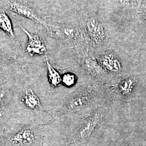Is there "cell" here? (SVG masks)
Listing matches in <instances>:
<instances>
[{
    "instance_id": "cell-1",
    "label": "cell",
    "mask_w": 146,
    "mask_h": 146,
    "mask_svg": "<svg viewBox=\"0 0 146 146\" xmlns=\"http://www.w3.org/2000/svg\"><path fill=\"white\" fill-rule=\"evenodd\" d=\"M99 95L95 86L84 85L75 91L69 98L65 107L69 112L82 113L98 108Z\"/></svg>"
},
{
    "instance_id": "cell-2",
    "label": "cell",
    "mask_w": 146,
    "mask_h": 146,
    "mask_svg": "<svg viewBox=\"0 0 146 146\" xmlns=\"http://www.w3.org/2000/svg\"><path fill=\"white\" fill-rule=\"evenodd\" d=\"M104 115V111L100 107L93 111L78 129L76 134L78 140L84 143L87 142L95 128L102 121Z\"/></svg>"
},
{
    "instance_id": "cell-3",
    "label": "cell",
    "mask_w": 146,
    "mask_h": 146,
    "mask_svg": "<svg viewBox=\"0 0 146 146\" xmlns=\"http://www.w3.org/2000/svg\"><path fill=\"white\" fill-rule=\"evenodd\" d=\"M100 63L106 71L117 74L121 72L122 67L119 59L112 54H105L100 59Z\"/></svg>"
},
{
    "instance_id": "cell-4",
    "label": "cell",
    "mask_w": 146,
    "mask_h": 146,
    "mask_svg": "<svg viewBox=\"0 0 146 146\" xmlns=\"http://www.w3.org/2000/svg\"><path fill=\"white\" fill-rule=\"evenodd\" d=\"M28 37L29 41L27 47V51L31 55L38 54L42 55L46 51V48L42 40L36 35H33L25 29L22 28Z\"/></svg>"
},
{
    "instance_id": "cell-5",
    "label": "cell",
    "mask_w": 146,
    "mask_h": 146,
    "mask_svg": "<svg viewBox=\"0 0 146 146\" xmlns=\"http://www.w3.org/2000/svg\"><path fill=\"white\" fill-rule=\"evenodd\" d=\"M135 83L134 79L133 78H121L115 86L116 94L122 98H127L132 94L134 88Z\"/></svg>"
},
{
    "instance_id": "cell-6",
    "label": "cell",
    "mask_w": 146,
    "mask_h": 146,
    "mask_svg": "<svg viewBox=\"0 0 146 146\" xmlns=\"http://www.w3.org/2000/svg\"><path fill=\"white\" fill-rule=\"evenodd\" d=\"M85 64L88 73L97 81H106L107 80V72L96 61L88 58L86 60Z\"/></svg>"
},
{
    "instance_id": "cell-7",
    "label": "cell",
    "mask_w": 146,
    "mask_h": 146,
    "mask_svg": "<svg viewBox=\"0 0 146 146\" xmlns=\"http://www.w3.org/2000/svg\"><path fill=\"white\" fill-rule=\"evenodd\" d=\"M9 9L22 16L30 18L32 20L40 22L36 16L31 11L30 8L26 5L20 4L16 2H12L9 4Z\"/></svg>"
},
{
    "instance_id": "cell-8",
    "label": "cell",
    "mask_w": 146,
    "mask_h": 146,
    "mask_svg": "<svg viewBox=\"0 0 146 146\" xmlns=\"http://www.w3.org/2000/svg\"><path fill=\"white\" fill-rule=\"evenodd\" d=\"M34 140V134L31 129H25L20 131L14 136L13 141L21 145H29Z\"/></svg>"
},
{
    "instance_id": "cell-9",
    "label": "cell",
    "mask_w": 146,
    "mask_h": 146,
    "mask_svg": "<svg viewBox=\"0 0 146 146\" xmlns=\"http://www.w3.org/2000/svg\"><path fill=\"white\" fill-rule=\"evenodd\" d=\"M25 102L29 108L33 110L39 109L41 106L38 98L31 89L27 90L25 96Z\"/></svg>"
},
{
    "instance_id": "cell-10",
    "label": "cell",
    "mask_w": 146,
    "mask_h": 146,
    "mask_svg": "<svg viewBox=\"0 0 146 146\" xmlns=\"http://www.w3.org/2000/svg\"><path fill=\"white\" fill-rule=\"evenodd\" d=\"M46 63L48 72V77L50 84L53 86L56 87L62 82V78L60 74L50 64L47 59H46Z\"/></svg>"
},
{
    "instance_id": "cell-11",
    "label": "cell",
    "mask_w": 146,
    "mask_h": 146,
    "mask_svg": "<svg viewBox=\"0 0 146 146\" xmlns=\"http://www.w3.org/2000/svg\"><path fill=\"white\" fill-rule=\"evenodd\" d=\"M0 27L9 34L11 36L14 37V33L11 20L7 15L3 12L0 14Z\"/></svg>"
},
{
    "instance_id": "cell-12",
    "label": "cell",
    "mask_w": 146,
    "mask_h": 146,
    "mask_svg": "<svg viewBox=\"0 0 146 146\" xmlns=\"http://www.w3.org/2000/svg\"><path fill=\"white\" fill-rule=\"evenodd\" d=\"M76 78L72 73H66L63 76L62 82L68 87L72 86L76 83Z\"/></svg>"
}]
</instances>
